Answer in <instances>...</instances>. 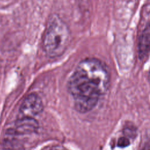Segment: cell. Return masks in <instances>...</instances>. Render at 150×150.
Segmentation results:
<instances>
[{
	"label": "cell",
	"mask_w": 150,
	"mask_h": 150,
	"mask_svg": "<svg viewBox=\"0 0 150 150\" xmlns=\"http://www.w3.org/2000/svg\"><path fill=\"white\" fill-rule=\"evenodd\" d=\"M71 34L67 24L57 15L49 19L43 39V49L49 57L61 56L67 49Z\"/></svg>",
	"instance_id": "obj_2"
},
{
	"label": "cell",
	"mask_w": 150,
	"mask_h": 150,
	"mask_svg": "<svg viewBox=\"0 0 150 150\" xmlns=\"http://www.w3.org/2000/svg\"><path fill=\"white\" fill-rule=\"evenodd\" d=\"M142 150H150V141L146 144Z\"/></svg>",
	"instance_id": "obj_8"
},
{
	"label": "cell",
	"mask_w": 150,
	"mask_h": 150,
	"mask_svg": "<svg viewBox=\"0 0 150 150\" xmlns=\"http://www.w3.org/2000/svg\"><path fill=\"white\" fill-rule=\"evenodd\" d=\"M138 50L141 60L146 59L150 54V24L145 28L140 35Z\"/></svg>",
	"instance_id": "obj_5"
},
{
	"label": "cell",
	"mask_w": 150,
	"mask_h": 150,
	"mask_svg": "<svg viewBox=\"0 0 150 150\" xmlns=\"http://www.w3.org/2000/svg\"><path fill=\"white\" fill-rule=\"evenodd\" d=\"M110 76L106 66L96 58L81 60L67 83L76 110L81 113L93 109L107 91Z\"/></svg>",
	"instance_id": "obj_1"
},
{
	"label": "cell",
	"mask_w": 150,
	"mask_h": 150,
	"mask_svg": "<svg viewBox=\"0 0 150 150\" xmlns=\"http://www.w3.org/2000/svg\"><path fill=\"white\" fill-rule=\"evenodd\" d=\"M38 127V122L34 118L20 117L16 122L14 132L19 135L30 134L35 132Z\"/></svg>",
	"instance_id": "obj_4"
},
{
	"label": "cell",
	"mask_w": 150,
	"mask_h": 150,
	"mask_svg": "<svg viewBox=\"0 0 150 150\" xmlns=\"http://www.w3.org/2000/svg\"><path fill=\"white\" fill-rule=\"evenodd\" d=\"M43 107L41 98L35 93L30 94L24 99L19 109L21 117L34 118L42 111Z\"/></svg>",
	"instance_id": "obj_3"
},
{
	"label": "cell",
	"mask_w": 150,
	"mask_h": 150,
	"mask_svg": "<svg viewBox=\"0 0 150 150\" xmlns=\"http://www.w3.org/2000/svg\"><path fill=\"white\" fill-rule=\"evenodd\" d=\"M117 144L118 146L124 148L130 144V141L127 137H122L119 138Z\"/></svg>",
	"instance_id": "obj_6"
},
{
	"label": "cell",
	"mask_w": 150,
	"mask_h": 150,
	"mask_svg": "<svg viewBox=\"0 0 150 150\" xmlns=\"http://www.w3.org/2000/svg\"><path fill=\"white\" fill-rule=\"evenodd\" d=\"M47 150H66L64 148L60 146H54L50 148Z\"/></svg>",
	"instance_id": "obj_7"
}]
</instances>
